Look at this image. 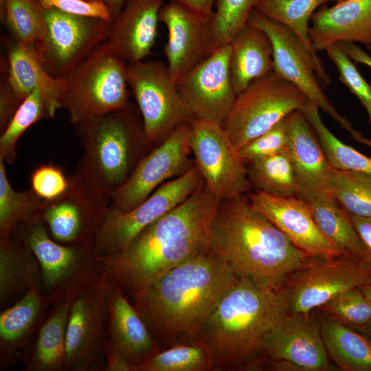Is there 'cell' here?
Wrapping results in <instances>:
<instances>
[{
    "label": "cell",
    "mask_w": 371,
    "mask_h": 371,
    "mask_svg": "<svg viewBox=\"0 0 371 371\" xmlns=\"http://www.w3.org/2000/svg\"><path fill=\"white\" fill-rule=\"evenodd\" d=\"M221 203L204 183L183 202L142 229L124 251L100 258L109 281L133 294L208 251L212 225Z\"/></svg>",
    "instance_id": "1"
},
{
    "label": "cell",
    "mask_w": 371,
    "mask_h": 371,
    "mask_svg": "<svg viewBox=\"0 0 371 371\" xmlns=\"http://www.w3.org/2000/svg\"><path fill=\"white\" fill-rule=\"evenodd\" d=\"M238 276L210 249L133 293L134 306L154 337L164 342L200 339L208 316Z\"/></svg>",
    "instance_id": "2"
},
{
    "label": "cell",
    "mask_w": 371,
    "mask_h": 371,
    "mask_svg": "<svg viewBox=\"0 0 371 371\" xmlns=\"http://www.w3.org/2000/svg\"><path fill=\"white\" fill-rule=\"evenodd\" d=\"M210 250L237 276L278 290L310 258L243 196L221 201Z\"/></svg>",
    "instance_id": "3"
},
{
    "label": "cell",
    "mask_w": 371,
    "mask_h": 371,
    "mask_svg": "<svg viewBox=\"0 0 371 371\" xmlns=\"http://www.w3.org/2000/svg\"><path fill=\"white\" fill-rule=\"evenodd\" d=\"M287 313L283 288L274 289L238 276L208 316L200 334L212 352L213 370H246L264 356L266 336Z\"/></svg>",
    "instance_id": "4"
},
{
    "label": "cell",
    "mask_w": 371,
    "mask_h": 371,
    "mask_svg": "<svg viewBox=\"0 0 371 371\" xmlns=\"http://www.w3.org/2000/svg\"><path fill=\"white\" fill-rule=\"evenodd\" d=\"M130 104L124 109L74 124L82 148L76 172L95 190L111 199L140 160L139 146L149 144Z\"/></svg>",
    "instance_id": "5"
},
{
    "label": "cell",
    "mask_w": 371,
    "mask_h": 371,
    "mask_svg": "<svg viewBox=\"0 0 371 371\" xmlns=\"http://www.w3.org/2000/svg\"><path fill=\"white\" fill-rule=\"evenodd\" d=\"M12 234L37 258L41 269V290L53 303L74 297L106 275L104 263L94 247L66 245L55 241L39 212L22 220Z\"/></svg>",
    "instance_id": "6"
},
{
    "label": "cell",
    "mask_w": 371,
    "mask_h": 371,
    "mask_svg": "<svg viewBox=\"0 0 371 371\" xmlns=\"http://www.w3.org/2000/svg\"><path fill=\"white\" fill-rule=\"evenodd\" d=\"M127 64L104 41L60 78V109L69 113L73 124L122 110L130 104Z\"/></svg>",
    "instance_id": "7"
},
{
    "label": "cell",
    "mask_w": 371,
    "mask_h": 371,
    "mask_svg": "<svg viewBox=\"0 0 371 371\" xmlns=\"http://www.w3.org/2000/svg\"><path fill=\"white\" fill-rule=\"evenodd\" d=\"M307 101L293 84L273 71L236 95L223 126L238 150L292 112L302 110Z\"/></svg>",
    "instance_id": "8"
},
{
    "label": "cell",
    "mask_w": 371,
    "mask_h": 371,
    "mask_svg": "<svg viewBox=\"0 0 371 371\" xmlns=\"http://www.w3.org/2000/svg\"><path fill=\"white\" fill-rule=\"evenodd\" d=\"M248 23L266 32L273 46L274 71L293 84L319 109L330 115L351 137L371 147V139L355 130L350 122L341 115L324 94L322 87L328 85L331 79L318 67L304 45L284 25L261 14L256 9Z\"/></svg>",
    "instance_id": "9"
},
{
    "label": "cell",
    "mask_w": 371,
    "mask_h": 371,
    "mask_svg": "<svg viewBox=\"0 0 371 371\" xmlns=\"http://www.w3.org/2000/svg\"><path fill=\"white\" fill-rule=\"evenodd\" d=\"M204 183L194 166L158 187L129 211L122 212L109 207L94 242L96 254L103 258L122 253L142 229L183 202Z\"/></svg>",
    "instance_id": "10"
},
{
    "label": "cell",
    "mask_w": 371,
    "mask_h": 371,
    "mask_svg": "<svg viewBox=\"0 0 371 371\" xmlns=\"http://www.w3.org/2000/svg\"><path fill=\"white\" fill-rule=\"evenodd\" d=\"M127 76L148 143L164 139L178 126L193 119L167 65L161 61L128 63Z\"/></svg>",
    "instance_id": "11"
},
{
    "label": "cell",
    "mask_w": 371,
    "mask_h": 371,
    "mask_svg": "<svg viewBox=\"0 0 371 371\" xmlns=\"http://www.w3.org/2000/svg\"><path fill=\"white\" fill-rule=\"evenodd\" d=\"M108 284L105 275L74 297L67 328L64 371L104 370Z\"/></svg>",
    "instance_id": "12"
},
{
    "label": "cell",
    "mask_w": 371,
    "mask_h": 371,
    "mask_svg": "<svg viewBox=\"0 0 371 371\" xmlns=\"http://www.w3.org/2000/svg\"><path fill=\"white\" fill-rule=\"evenodd\" d=\"M315 258L308 259L283 286L289 313L308 314L339 293L371 284V266L363 259Z\"/></svg>",
    "instance_id": "13"
},
{
    "label": "cell",
    "mask_w": 371,
    "mask_h": 371,
    "mask_svg": "<svg viewBox=\"0 0 371 371\" xmlns=\"http://www.w3.org/2000/svg\"><path fill=\"white\" fill-rule=\"evenodd\" d=\"M45 33L35 48L52 76L59 78L86 59L106 41L111 23L98 18L71 14L44 8Z\"/></svg>",
    "instance_id": "14"
},
{
    "label": "cell",
    "mask_w": 371,
    "mask_h": 371,
    "mask_svg": "<svg viewBox=\"0 0 371 371\" xmlns=\"http://www.w3.org/2000/svg\"><path fill=\"white\" fill-rule=\"evenodd\" d=\"M109 205L108 197L76 172L69 177L65 192L55 199L44 200L39 212L55 241L66 245L94 247Z\"/></svg>",
    "instance_id": "15"
},
{
    "label": "cell",
    "mask_w": 371,
    "mask_h": 371,
    "mask_svg": "<svg viewBox=\"0 0 371 371\" xmlns=\"http://www.w3.org/2000/svg\"><path fill=\"white\" fill-rule=\"evenodd\" d=\"M190 124L191 151L205 186L221 201L243 196L251 186L247 169L223 124L194 118Z\"/></svg>",
    "instance_id": "16"
},
{
    "label": "cell",
    "mask_w": 371,
    "mask_h": 371,
    "mask_svg": "<svg viewBox=\"0 0 371 371\" xmlns=\"http://www.w3.org/2000/svg\"><path fill=\"white\" fill-rule=\"evenodd\" d=\"M190 122L178 126L140 160L128 179L112 193L109 207L122 212L129 211L144 202L166 179L190 169Z\"/></svg>",
    "instance_id": "17"
},
{
    "label": "cell",
    "mask_w": 371,
    "mask_h": 371,
    "mask_svg": "<svg viewBox=\"0 0 371 371\" xmlns=\"http://www.w3.org/2000/svg\"><path fill=\"white\" fill-rule=\"evenodd\" d=\"M230 43L216 48L177 82L192 117L223 124L236 98L230 69Z\"/></svg>",
    "instance_id": "18"
},
{
    "label": "cell",
    "mask_w": 371,
    "mask_h": 371,
    "mask_svg": "<svg viewBox=\"0 0 371 371\" xmlns=\"http://www.w3.org/2000/svg\"><path fill=\"white\" fill-rule=\"evenodd\" d=\"M248 200L311 258L330 259L347 256L321 232L308 203L300 197H281L258 190L249 194Z\"/></svg>",
    "instance_id": "19"
},
{
    "label": "cell",
    "mask_w": 371,
    "mask_h": 371,
    "mask_svg": "<svg viewBox=\"0 0 371 371\" xmlns=\"http://www.w3.org/2000/svg\"><path fill=\"white\" fill-rule=\"evenodd\" d=\"M159 21L168 30L167 67L177 83L215 49L211 19L201 18L172 2L164 3Z\"/></svg>",
    "instance_id": "20"
},
{
    "label": "cell",
    "mask_w": 371,
    "mask_h": 371,
    "mask_svg": "<svg viewBox=\"0 0 371 371\" xmlns=\"http://www.w3.org/2000/svg\"><path fill=\"white\" fill-rule=\"evenodd\" d=\"M262 355L269 360L285 361L301 371L333 370L320 327L308 314L284 315L266 336Z\"/></svg>",
    "instance_id": "21"
},
{
    "label": "cell",
    "mask_w": 371,
    "mask_h": 371,
    "mask_svg": "<svg viewBox=\"0 0 371 371\" xmlns=\"http://www.w3.org/2000/svg\"><path fill=\"white\" fill-rule=\"evenodd\" d=\"M288 150L294 166L297 196L308 201L327 194L334 168L319 140L301 110L286 116Z\"/></svg>",
    "instance_id": "22"
},
{
    "label": "cell",
    "mask_w": 371,
    "mask_h": 371,
    "mask_svg": "<svg viewBox=\"0 0 371 371\" xmlns=\"http://www.w3.org/2000/svg\"><path fill=\"white\" fill-rule=\"evenodd\" d=\"M164 0H124L111 23L106 41L112 52L126 63L144 60L158 36L159 12Z\"/></svg>",
    "instance_id": "23"
},
{
    "label": "cell",
    "mask_w": 371,
    "mask_h": 371,
    "mask_svg": "<svg viewBox=\"0 0 371 371\" xmlns=\"http://www.w3.org/2000/svg\"><path fill=\"white\" fill-rule=\"evenodd\" d=\"M109 319L106 345L124 355L133 371L160 349L143 318L120 286L109 281Z\"/></svg>",
    "instance_id": "24"
},
{
    "label": "cell",
    "mask_w": 371,
    "mask_h": 371,
    "mask_svg": "<svg viewBox=\"0 0 371 371\" xmlns=\"http://www.w3.org/2000/svg\"><path fill=\"white\" fill-rule=\"evenodd\" d=\"M7 65H3L1 80L14 99L21 102L36 89H39L52 118L60 109L61 79L52 76L41 63L35 45L23 43L12 37L5 40Z\"/></svg>",
    "instance_id": "25"
},
{
    "label": "cell",
    "mask_w": 371,
    "mask_h": 371,
    "mask_svg": "<svg viewBox=\"0 0 371 371\" xmlns=\"http://www.w3.org/2000/svg\"><path fill=\"white\" fill-rule=\"evenodd\" d=\"M309 35L317 51L339 42L371 45V0H341L313 14Z\"/></svg>",
    "instance_id": "26"
},
{
    "label": "cell",
    "mask_w": 371,
    "mask_h": 371,
    "mask_svg": "<svg viewBox=\"0 0 371 371\" xmlns=\"http://www.w3.org/2000/svg\"><path fill=\"white\" fill-rule=\"evenodd\" d=\"M41 288L34 287L0 314V370L14 365L37 334L52 305Z\"/></svg>",
    "instance_id": "27"
},
{
    "label": "cell",
    "mask_w": 371,
    "mask_h": 371,
    "mask_svg": "<svg viewBox=\"0 0 371 371\" xmlns=\"http://www.w3.org/2000/svg\"><path fill=\"white\" fill-rule=\"evenodd\" d=\"M39 262L16 236L0 238V307L13 305L34 287L41 289Z\"/></svg>",
    "instance_id": "28"
},
{
    "label": "cell",
    "mask_w": 371,
    "mask_h": 371,
    "mask_svg": "<svg viewBox=\"0 0 371 371\" xmlns=\"http://www.w3.org/2000/svg\"><path fill=\"white\" fill-rule=\"evenodd\" d=\"M229 69L236 95L273 71V46L260 28L248 23L230 43Z\"/></svg>",
    "instance_id": "29"
},
{
    "label": "cell",
    "mask_w": 371,
    "mask_h": 371,
    "mask_svg": "<svg viewBox=\"0 0 371 371\" xmlns=\"http://www.w3.org/2000/svg\"><path fill=\"white\" fill-rule=\"evenodd\" d=\"M73 298H63L51 306L25 361V371H64L67 328Z\"/></svg>",
    "instance_id": "30"
},
{
    "label": "cell",
    "mask_w": 371,
    "mask_h": 371,
    "mask_svg": "<svg viewBox=\"0 0 371 371\" xmlns=\"http://www.w3.org/2000/svg\"><path fill=\"white\" fill-rule=\"evenodd\" d=\"M306 202L324 236L346 255L365 260V247L348 212L328 194L319 195Z\"/></svg>",
    "instance_id": "31"
},
{
    "label": "cell",
    "mask_w": 371,
    "mask_h": 371,
    "mask_svg": "<svg viewBox=\"0 0 371 371\" xmlns=\"http://www.w3.org/2000/svg\"><path fill=\"white\" fill-rule=\"evenodd\" d=\"M326 349L344 371H371V341L345 324L329 318L320 324Z\"/></svg>",
    "instance_id": "32"
},
{
    "label": "cell",
    "mask_w": 371,
    "mask_h": 371,
    "mask_svg": "<svg viewBox=\"0 0 371 371\" xmlns=\"http://www.w3.org/2000/svg\"><path fill=\"white\" fill-rule=\"evenodd\" d=\"M341 0H263L256 10L287 27L304 45L319 69L327 74L309 35V21L322 5Z\"/></svg>",
    "instance_id": "33"
},
{
    "label": "cell",
    "mask_w": 371,
    "mask_h": 371,
    "mask_svg": "<svg viewBox=\"0 0 371 371\" xmlns=\"http://www.w3.org/2000/svg\"><path fill=\"white\" fill-rule=\"evenodd\" d=\"M247 169L250 185L258 190L281 197L297 196V179L288 147L248 163Z\"/></svg>",
    "instance_id": "34"
},
{
    "label": "cell",
    "mask_w": 371,
    "mask_h": 371,
    "mask_svg": "<svg viewBox=\"0 0 371 371\" xmlns=\"http://www.w3.org/2000/svg\"><path fill=\"white\" fill-rule=\"evenodd\" d=\"M301 111L315 131L334 168L361 172L371 175V157L344 144L335 136L322 122L319 109L314 104L307 101Z\"/></svg>",
    "instance_id": "35"
},
{
    "label": "cell",
    "mask_w": 371,
    "mask_h": 371,
    "mask_svg": "<svg viewBox=\"0 0 371 371\" xmlns=\"http://www.w3.org/2000/svg\"><path fill=\"white\" fill-rule=\"evenodd\" d=\"M212 352L201 339L188 344L178 343L159 350L143 362L137 371L213 370Z\"/></svg>",
    "instance_id": "36"
},
{
    "label": "cell",
    "mask_w": 371,
    "mask_h": 371,
    "mask_svg": "<svg viewBox=\"0 0 371 371\" xmlns=\"http://www.w3.org/2000/svg\"><path fill=\"white\" fill-rule=\"evenodd\" d=\"M0 19L16 41L36 45L44 38L45 20L40 0H5Z\"/></svg>",
    "instance_id": "37"
},
{
    "label": "cell",
    "mask_w": 371,
    "mask_h": 371,
    "mask_svg": "<svg viewBox=\"0 0 371 371\" xmlns=\"http://www.w3.org/2000/svg\"><path fill=\"white\" fill-rule=\"evenodd\" d=\"M326 193L349 214L371 217V175L334 168Z\"/></svg>",
    "instance_id": "38"
},
{
    "label": "cell",
    "mask_w": 371,
    "mask_h": 371,
    "mask_svg": "<svg viewBox=\"0 0 371 371\" xmlns=\"http://www.w3.org/2000/svg\"><path fill=\"white\" fill-rule=\"evenodd\" d=\"M5 162L0 157V238L9 237L22 220L39 212L44 204L32 189L18 192L12 188Z\"/></svg>",
    "instance_id": "39"
},
{
    "label": "cell",
    "mask_w": 371,
    "mask_h": 371,
    "mask_svg": "<svg viewBox=\"0 0 371 371\" xmlns=\"http://www.w3.org/2000/svg\"><path fill=\"white\" fill-rule=\"evenodd\" d=\"M44 118H51L39 89H34L19 105L12 118L1 132L0 157L12 164L16 158V145L23 133Z\"/></svg>",
    "instance_id": "40"
},
{
    "label": "cell",
    "mask_w": 371,
    "mask_h": 371,
    "mask_svg": "<svg viewBox=\"0 0 371 371\" xmlns=\"http://www.w3.org/2000/svg\"><path fill=\"white\" fill-rule=\"evenodd\" d=\"M263 0H216L211 17L214 49L231 43Z\"/></svg>",
    "instance_id": "41"
},
{
    "label": "cell",
    "mask_w": 371,
    "mask_h": 371,
    "mask_svg": "<svg viewBox=\"0 0 371 371\" xmlns=\"http://www.w3.org/2000/svg\"><path fill=\"white\" fill-rule=\"evenodd\" d=\"M330 318L359 328L371 318V299L360 288L344 291L321 306Z\"/></svg>",
    "instance_id": "42"
},
{
    "label": "cell",
    "mask_w": 371,
    "mask_h": 371,
    "mask_svg": "<svg viewBox=\"0 0 371 371\" xmlns=\"http://www.w3.org/2000/svg\"><path fill=\"white\" fill-rule=\"evenodd\" d=\"M288 147L286 117L238 150L245 164L278 153Z\"/></svg>",
    "instance_id": "43"
},
{
    "label": "cell",
    "mask_w": 371,
    "mask_h": 371,
    "mask_svg": "<svg viewBox=\"0 0 371 371\" xmlns=\"http://www.w3.org/2000/svg\"><path fill=\"white\" fill-rule=\"evenodd\" d=\"M339 72V80L356 95L361 104L371 100V85L366 81L352 59L337 43L327 45L324 49Z\"/></svg>",
    "instance_id": "44"
},
{
    "label": "cell",
    "mask_w": 371,
    "mask_h": 371,
    "mask_svg": "<svg viewBox=\"0 0 371 371\" xmlns=\"http://www.w3.org/2000/svg\"><path fill=\"white\" fill-rule=\"evenodd\" d=\"M32 190L41 199H55L67 190L69 177H67L62 168L54 164H43L35 168L31 174Z\"/></svg>",
    "instance_id": "45"
},
{
    "label": "cell",
    "mask_w": 371,
    "mask_h": 371,
    "mask_svg": "<svg viewBox=\"0 0 371 371\" xmlns=\"http://www.w3.org/2000/svg\"><path fill=\"white\" fill-rule=\"evenodd\" d=\"M40 2L44 8H53L74 15L113 22L110 10L104 0H40Z\"/></svg>",
    "instance_id": "46"
},
{
    "label": "cell",
    "mask_w": 371,
    "mask_h": 371,
    "mask_svg": "<svg viewBox=\"0 0 371 371\" xmlns=\"http://www.w3.org/2000/svg\"><path fill=\"white\" fill-rule=\"evenodd\" d=\"M349 215L365 247L366 253L365 261L371 266V217H363L350 214Z\"/></svg>",
    "instance_id": "47"
},
{
    "label": "cell",
    "mask_w": 371,
    "mask_h": 371,
    "mask_svg": "<svg viewBox=\"0 0 371 371\" xmlns=\"http://www.w3.org/2000/svg\"><path fill=\"white\" fill-rule=\"evenodd\" d=\"M175 3L194 14L203 18L211 19L216 0H168Z\"/></svg>",
    "instance_id": "48"
},
{
    "label": "cell",
    "mask_w": 371,
    "mask_h": 371,
    "mask_svg": "<svg viewBox=\"0 0 371 371\" xmlns=\"http://www.w3.org/2000/svg\"><path fill=\"white\" fill-rule=\"evenodd\" d=\"M106 363L104 371H133L128 359L117 350L105 346Z\"/></svg>",
    "instance_id": "49"
},
{
    "label": "cell",
    "mask_w": 371,
    "mask_h": 371,
    "mask_svg": "<svg viewBox=\"0 0 371 371\" xmlns=\"http://www.w3.org/2000/svg\"><path fill=\"white\" fill-rule=\"evenodd\" d=\"M337 43L352 60L371 68V56L356 43L350 42H339Z\"/></svg>",
    "instance_id": "50"
},
{
    "label": "cell",
    "mask_w": 371,
    "mask_h": 371,
    "mask_svg": "<svg viewBox=\"0 0 371 371\" xmlns=\"http://www.w3.org/2000/svg\"><path fill=\"white\" fill-rule=\"evenodd\" d=\"M108 5L113 17V21L120 13L124 0H104Z\"/></svg>",
    "instance_id": "51"
},
{
    "label": "cell",
    "mask_w": 371,
    "mask_h": 371,
    "mask_svg": "<svg viewBox=\"0 0 371 371\" xmlns=\"http://www.w3.org/2000/svg\"><path fill=\"white\" fill-rule=\"evenodd\" d=\"M357 328L360 330L365 335H368L371 338V318L367 323Z\"/></svg>",
    "instance_id": "52"
},
{
    "label": "cell",
    "mask_w": 371,
    "mask_h": 371,
    "mask_svg": "<svg viewBox=\"0 0 371 371\" xmlns=\"http://www.w3.org/2000/svg\"><path fill=\"white\" fill-rule=\"evenodd\" d=\"M365 107L369 118V122L371 124V100L362 104Z\"/></svg>",
    "instance_id": "53"
},
{
    "label": "cell",
    "mask_w": 371,
    "mask_h": 371,
    "mask_svg": "<svg viewBox=\"0 0 371 371\" xmlns=\"http://www.w3.org/2000/svg\"><path fill=\"white\" fill-rule=\"evenodd\" d=\"M360 289L368 297L371 299V284L361 286Z\"/></svg>",
    "instance_id": "54"
},
{
    "label": "cell",
    "mask_w": 371,
    "mask_h": 371,
    "mask_svg": "<svg viewBox=\"0 0 371 371\" xmlns=\"http://www.w3.org/2000/svg\"><path fill=\"white\" fill-rule=\"evenodd\" d=\"M5 0H0V8H1L4 3H5Z\"/></svg>",
    "instance_id": "55"
},
{
    "label": "cell",
    "mask_w": 371,
    "mask_h": 371,
    "mask_svg": "<svg viewBox=\"0 0 371 371\" xmlns=\"http://www.w3.org/2000/svg\"><path fill=\"white\" fill-rule=\"evenodd\" d=\"M367 48L371 52V45L367 46Z\"/></svg>",
    "instance_id": "56"
}]
</instances>
